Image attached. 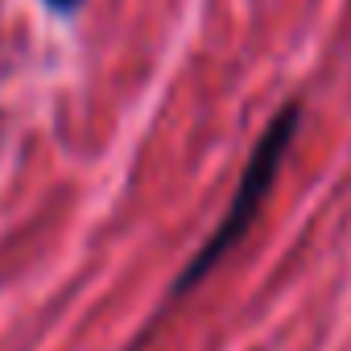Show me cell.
Returning a JSON list of instances; mask_svg holds the SVG:
<instances>
[{"mask_svg":"<svg viewBox=\"0 0 351 351\" xmlns=\"http://www.w3.org/2000/svg\"><path fill=\"white\" fill-rule=\"evenodd\" d=\"M298 124H302V104L289 99V104L269 120V128L261 132V141H256V149H252L244 173H240V186H236V195H232V203H228L219 228L207 236V244L195 252V261L182 269V277L173 281V298L186 293L191 285H199V281L240 244V236L252 228V219L261 215V207H265V199H269V191H273V182H277V169H281V161H285L293 136H298Z\"/></svg>","mask_w":351,"mask_h":351,"instance_id":"obj_1","label":"cell"},{"mask_svg":"<svg viewBox=\"0 0 351 351\" xmlns=\"http://www.w3.org/2000/svg\"><path fill=\"white\" fill-rule=\"evenodd\" d=\"M50 5H58V9H71V5H75V0H50Z\"/></svg>","mask_w":351,"mask_h":351,"instance_id":"obj_2","label":"cell"}]
</instances>
